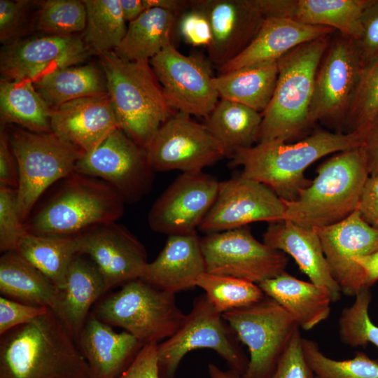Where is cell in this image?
I'll use <instances>...</instances> for the list:
<instances>
[{
	"mask_svg": "<svg viewBox=\"0 0 378 378\" xmlns=\"http://www.w3.org/2000/svg\"><path fill=\"white\" fill-rule=\"evenodd\" d=\"M220 182L200 172L182 173L153 204L148 216L150 228L170 235L196 233L214 204Z\"/></svg>",
	"mask_w": 378,
	"mask_h": 378,
	"instance_id": "16",
	"label": "cell"
},
{
	"mask_svg": "<svg viewBox=\"0 0 378 378\" xmlns=\"http://www.w3.org/2000/svg\"><path fill=\"white\" fill-rule=\"evenodd\" d=\"M76 339L92 378H118L144 346L125 330L116 332L93 313Z\"/></svg>",
	"mask_w": 378,
	"mask_h": 378,
	"instance_id": "24",
	"label": "cell"
},
{
	"mask_svg": "<svg viewBox=\"0 0 378 378\" xmlns=\"http://www.w3.org/2000/svg\"><path fill=\"white\" fill-rule=\"evenodd\" d=\"M333 29L302 23L289 18H265L249 46L235 58L218 69L225 74L255 63L277 61L295 48L330 36Z\"/></svg>",
	"mask_w": 378,
	"mask_h": 378,
	"instance_id": "27",
	"label": "cell"
},
{
	"mask_svg": "<svg viewBox=\"0 0 378 378\" xmlns=\"http://www.w3.org/2000/svg\"><path fill=\"white\" fill-rule=\"evenodd\" d=\"M206 272L259 284L285 271L281 251L257 240L248 226L207 234L200 239Z\"/></svg>",
	"mask_w": 378,
	"mask_h": 378,
	"instance_id": "12",
	"label": "cell"
},
{
	"mask_svg": "<svg viewBox=\"0 0 378 378\" xmlns=\"http://www.w3.org/2000/svg\"><path fill=\"white\" fill-rule=\"evenodd\" d=\"M258 285L304 330L315 328L330 314L332 300L328 289L311 281L300 280L286 271Z\"/></svg>",
	"mask_w": 378,
	"mask_h": 378,
	"instance_id": "28",
	"label": "cell"
},
{
	"mask_svg": "<svg viewBox=\"0 0 378 378\" xmlns=\"http://www.w3.org/2000/svg\"><path fill=\"white\" fill-rule=\"evenodd\" d=\"M316 172L295 200L281 199L285 219L309 229L335 224L351 215L370 176L362 146L337 153L321 164Z\"/></svg>",
	"mask_w": 378,
	"mask_h": 378,
	"instance_id": "3",
	"label": "cell"
},
{
	"mask_svg": "<svg viewBox=\"0 0 378 378\" xmlns=\"http://www.w3.org/2000/svg\"><path fill=\"white\" fill-rule=\"evenodd\" d=\"M181 15L162 8H150L129 22L126 34L114 52L132 61H150L174 42L179 35Z\"/></svg>",
	"mask_w": 378,
	"mask_h": 378,
	"instance_id": "30",
	"label": "cell"
},
{
	"mask_svg": "<svg viewBox=\"0 0 378 378\" xmlns=\"http://www.w3.org/2000/svg\"><path fill=\"white\" fill-rule=\"evenodd\" d=\"M107 290L95 265L77 254L70 265L65 286L61 290L62 321L74 339L86 322L94 303Z\"/></svg>",
	"mask_w": 378,
	"mask_h": 378,
	"instance_id": "31",
	"label": "cell"
},
{
	"mask_svg": "<svg viewBox=\"0 0 378 378\" xmlns=\"http://www.w3.org/2000/svg\"><path fill=\"white\" fill-rule=\"evenodd\" d=\"M88 378H92V377H89Z\"/></svg>",
	"mask_w": 378,
	"mask_h": 378,
	"instance_id": "57",
	"label": "cell"
},
{
	"mask_svg": "<svg viewBox=\"0 0 378 378\" xmlns=\"http://www.w3.org/2000/svg\"><path fill=\"white\" fill-rule=\"evenodd\" d=\"M277 61H268L245 66L219 74L214 85L220 99L246 105L262 113L268 106L277 83Z\"/></svg>",
	"mask_w": 378,
	"mask_h": 378,
	"instance_id": "32",
	"label": "cell"
},
{
	"mask_svg": "<svg viewBox=\"0 0 378 378\" xmlns=\"http://www.w3.org/2000/svg\"><path fill=\"white\" fill-rule=\"evenodd\" d=\"M166 99L176 112L206 118L218 102L210 62L169 46L150 59Z\"/></svg>",
	"mask_w": 378,
	"mask_h": 378,
	"instance_id": "14",
	"label": "cell"
},
{
	"mask_svg": "<svg viewBox=\"0 0 378 378\" xmlns=\"http://www.w3.org/2000/svg\"><path fill=\"white\" fill-rule=\"evenodd\" d=\"M50 125L53 134L85 154L119 128L108 94L82 97L61 105L52 111Z\"/></svg>",
	"mask_w": 378,
	"mask_h": 378,
	"instance_id": "22",
	"label": "cell"
},
{
	"mask_svg": "<svg viewBox=\"0 0 378 378\" xmlns=\"http://www.w3.org/2000/svg\"><path fill=\"white\" fill-rule=\"evenodd\" d=\"M4 127L18 163V207L24 223L45 191L74 173L85 153L52 132H33L13 125Z\"/></svg>",
	"mask_w": 378,
	"mask_h": 378,
	"instance_id": "7",
	"label": "cell"
},
{
	"mask_svg": "<svg viewBox=\"0 0 378 378\" xmlns=\"http://www.w3.org/2000/svg\"><path fill=\"white\" fill-rule=\"evenodd\" d=\"M329 37L303 43L277 60V83L262 113L258 142H288L310 127L309 113L315 77L330 45Z\"/></svg>",
	"mask_w": 378,
	"mask_h": 378,
	"instance_id": "6",
	"label": "cell"
},
{
	"mask_svg": "<svg viewBox=\"0 0 378 378\" xmlns=\"http://www.w3.org/2000/svg\"><path fill=\"white\" fill-rule=\"evenodd\" d=\"M284 219L282 200L265 185L240 174L220 182L216 199L199 230L210 234Z\"/></svg>",
	"mask_w": 378,
	"mask_h": 378,
	"instance_id": "17",
	"label": "cell"
},
{
	"mask_svg": "<svg viewBox=\"0 0 378 378\" xmlns=\"http://www.w3.org/2000/svg\"><path fill=\"white\" fill-rule=\"evenodd\" d=\"M249 351L241 378H269L300 328L278 303L265 296L252 305L222 314Z\"/></svg>",
	"mask_w": 378,
	"mask_h": 378,
	"instance_id": "10",
	"label": "cell"
},
{
	"mask_svg": "<svg viewBox=\"0 0 378 378\" xmlns=\"http://www.w3.org/2000/svg\"><path fill=\"white\" fill-rule=\"evenodd\" d=\"M154 171L200 172L225 156L220 143L204 124L176 112L145 148Z\"/></svg>",
	"mask_w": 378,
	"mask_h": 378,
	"instance_id": "13",
	"label": "cell"
},
{
	"mask_svg": "<svg viewBox=\"0 0 378 378\" xmlns=\"http://www.w3.org/2000/svg\"><path fill=\"white\" fill-rule=\"evenodd\" d=\"M178 31L183 40L192 46L208 48L212 41V31L207 17L190 6L180 17Z\"/></svg>",
	"mask_w": 378,
	"mask_h": 378,
	"instance_id": "47",
	"label": "cell"
},
{
	"mask_svg": "<svg viewBox=\"0 0 378 378\" xmlns=\"http://www.w3.org/2000/svg\"><path fill=\"white\" fill-rule=\"evenodd\" d=\"M362 34L356 42L363 67L378 57V0H370L361 17Z\"/></svg>",
	"mask_w": 378,
	"mask_h": 378,
	"instance_id": "48",
	"label": "cell"
},
{
	"mask_svg": "<svg viewBox=\"0 0 378 378\" xmlns=\"http://www.w3.org/2000/svg\"><path fill=\"white\" fill-rule=\"evenodd\" d=\"M106 323L123 328L144 345L172 337L186 314L175 294L155 288L141 279L132 280L102 300L92 312Z\"/></svg>",
	"mask_w": 378,
	"mask_h": 378,
	"instance_id": "8",
	"label": "cell"
},
{
	"mask_svg": "<svg viewBox=\"0 0 378 378\" xmlns=\"http://www.w3.org/2000/svg\"><path fill=\"white\" fill-rule=\"evenodd\" d=\"M119 128L146 148L174 111L149 61L132 62L113 51L99 56Z\"/></svg>",
	"mask_w": 378,
	"mask_h": 378,
	"instance_id": "5",
	"label": "cell"
},
{
	"mask_svg": "<svg viewBox=\"0 0 378 378\" xmlns=\"http://www.w3.org/2000/svg\"><path fill=\"white\" fill-rule=\"evenodd\" d=\"M15 251L60 290L65 286L70 265L78 254L74 237L41 236L27 232Z\"/></svg>",
	"mask_w": 378,
	"mask_h": 378,
	"instance_id": "36",
	"label": "cell"
},
{
	"mask_svg": "<svg viewBox=\"0 0 378 378\" xmlns=\"http://www.w3.org/2000/svg\"><path fill=\"white\" fill-rule=\"evenodd\" d=\"M364 134L317 130L293 144L280 141L258 142L237 150L230 158L232 167H242L241 174L270 188L280 199L292 201L312 181L304 172L320 158L360 147Z\"/></svg>",
	"mask_w": 378,
	"mask_h": 378,
	"instance_id": "1",
	"label": "cell"
},
{
	"mask_svg": "<svg viewBox=\"0 0 378 378\" xmlns=\"http://www.w3.org/2000/svg\"><path fill=\"white\" fill-rule=\"evenodd\" d=\"M52 111L37 93L32 81L1 78V125H15L37 133L52 132Z\"/></svg>",
	"mask_w": 378,
	"mask_h": 378,
	"instance_id": "35",
	"label": "cell"
},
{
	"mask_svg": "<svg viewBox=\"0 0 378 378\" xmlns=\"http://www.w3.org/2000/svg\"><path fill=\"white\" fill-rule=\"evenodd\" d=\"M317 70L309 113L317 121L342 123L363 68L354 40L340 36L329 45Z\"/></svg>",
	"mask_w": 378,
	"mask_h": 378,
	"instance_id": "15",
	"label": "cell"
},
{
	"mask_svg": "<svg viewBox=\"0 0 378 378\" xmlns=\"http://www.w3.org/2000/svg\"><path fill=\"white\" fill-rule=\"evenodd\" d=\"M196 285L205 291L208 300L221 314L252 305L266 296L257 284L230 276L204 272Z\"/></svg>",
	"mask_w": 378,
	"mask_h": 378,
	"instance_id": "38",
	"label": "cell"
},
{
	"mask_svg": "<svg viewBox=\"0 0 378 378\" xmlns=\"http://www.w3.org/2000/svg\"><path fill=\"white\" fill-rule=\"evenodd\" d=\"M315 378H318V377H317L315 376Z\"/></svg>",
	"mask_w": 378,
	"mask_h": 378,
	"instance_id": "56",
	"label": "cell"
},
{
	"mask_svg": "<svg viewBox=\"0 0 378 378\" xmlns=\"http://www.w3.org/2000/svg\"><path fill=\"white\" fill-rule=\"evenodd\" d=\"M378 115V57L365 65L352 97L344 125L364 133Z\"/></svg>",
	"mask_w": 378,
	"mask_h": 378,
	"instance_id": "41",
	"label": "cell"
},
{
	"mask_svg": "<svg viewBox=\"0 0 378 378\" xmlns=\"http://www.w3.org/2000/svg\"><path fill=\"white\" fill-rule=\"evenodd\" d=\"M26 232L18 207L17 189L0 185V251H16Z\"/></svg>",
	"mask_w": 378,
	"mask_h": 378,
	"instance_id": "43",
	"label": "cell"
},
{
	"mask_svg": "<svg viewBox=\"0 0 378 378\" xmlns=\"http://www.w3.org/2000/svg\"><path fill=\"white\" fill-rule=\"evenodd\" d=\"M238 338L205 294L195 298L190 312L181 328L158 344L160 378H174L185 355L197 349L216 351L230 368L244 373L248 359L239 344Z\"/></svg>",
	"mask_w": 378,
	"mask_h": 378,
	"instance_id": "9",
	"label": "cell"
},
{
	"mask_svg": "<svg viewBox=\"0 0 378 378\" xmlns=\"http://www.w3.org/2000/svg\"><path fill=\"white\" fill-rule=\"evenodd\" d=\"M354 261L363 273L365 286L370 288L378 280V251L356 258Z\"/></svg>",
	"mask_w": 378,
	"mask_h": 378,
	"instance_id": "53",
	"label": "cell"
},
{
	"mask_svg": "<svg viewBox=\"0 0 378 378\" xmlns=\"http://www.w3.org/2000/svg\"><path fill=\"white\" fill-rule=\"evenodd\" d=\"M90 55L82 38L75 35L22 38L1 47V78L34 82L57 69L80 64Z\"/></svg>",
	"mask_w": 378,
	"mask_h": 378,
	"instance_id": "18",
	"label": "cell"
},
{
	"mask_svg": "<svg viewBox=\"0 0 378 378\" xmlns=\"http://www.w3.org/2000/svg\"><path fill=\"white\" fill-rule=\"evenodd\" d=\"M314 230L342 293L355 296L367 288L362 270L354 259L378 251V230L365 222L357 209L339 223Z\"/></svg>",
	"mask_w": 378,
	"mask_h": 378,
	"instance_id": "20",
	"label": "cell"
},
{
	"mask_svg": "<svg viewBox=\"0 0 378 378\" xmlns=\"http://www.w3.org/2000/svg\"><path fill=\"white\" fill-rule=\"evenodd\" d=\"M356 209L365 222L378 230V176L367 179Z\"/></svg>",
	"mask_w": 378,
	"mask_h": 378,
	"instance_id": "51",
	"label": "cell"
},
{
	"mask_svg": "<svg viewBox=\"0 0 378 378\" xmlns=\"http://www.w3.org/2000/svg\"><path fill=\"white\" fill-rule=\"evenodd\" d=\"M189 3L209 21L212 41L207 48L208 59L217 69L249 46L266 18L256 0H191Z\"/></svg>",
	"mask_w": 378,
	"mask_h": 378,
	"instance_id": "21",
	"label": "cell"
},
{
	"mask_svg": "<svg viewBox=\"0 0 378 378\" xmlns=\"http://www.w3.org/2000/svg\"><path fill=\"white\" fill-rule=\"evenodd\" d=\"M18 167L7 131L1 125L0 130V185L18 188Z\"/></svg>",
	"mask_w": 378,
	"mask_h": 378,
	"instance_id": "50",
	"label": "cell"
},
{
	"mask_svg": "<svg viewBox=\"0 0 378 378\" xmlns=\"http://www.w3.org/2000/svg\"><path fill=\"white\" fill-rule=\"evenodd\" d=\"M0 292L16 301L46 307L62 320L61 290L17 251L1 256Z\"/></svg>",
	"mask_w": 378,
	"mask_h": 378,
	"instance_id": "29",
	"label": "cell"
},
{
	"mask_svg": "<svg viewBox=\"0 0 378 378\" xmlns=\"http://www.w3.org/2000/svg\"><path fill=\"white\" fill-rule=\"evenodd\" d=\"M35 29L48 35L72 36L83 31L86 9L83 1L45 0L36 1Z\"/></svg>",
	"mask_w": 378,
	"mask_h": 378,
	"instance_id": "40",
	"label": "cell"
},
{
	"mask_svg": "<svg viewBox=\"0 0 378 378\" xmlns=\"http://www.w3.org/2000/svg\"><path fill=\"white\" fill-rule=\"evenodd\" d=\"M263 242L290 255L312 283L328 289L332 302L340 299L341 289L331 274L314 229L304 227L288 219L270 223L263 234Z\"/></svg>",
	"mask_w": 378,
	"mask_h": 378,
	"instance_id": "25",
	"label": "cell"
},
{
	"mask_svg": "<svg viewBox=\"0 0 378 378\" xmlns=\"http://www.w3.org/2000/svg\"><path fill=\"white\" fill-rule=\"evenodd\" d=\"M31 1L0 0V42L3 46L20 38L27 31Z\"/></svg>",
	"mask_w": 378,
	"mask_h": 378,
	"instance_id": "44",
	"label": "cell"
},
{
	"mask_svg": "<svg viewBox=\"0 0 378 378\" xmlns=\"http://www.w3.org/2000/svg\"><path fill=\"white\" fill-rule=\"evenodd\" d=\"M49 309L16 301L4 296L0 298V335L27 323L46 314Z\"/></svg>",
	"mask_w": 378,
	"mask_h": 378,
	"instance_id": "46",
	"label": "cell"
},
{
	"mask_svg": "<svg viewBox=\"0 0 378 378\" xmlns=\"http://www.w3.org/2000/svg\"><path fill=\"white\" fill-rule=\"evenodd\" d=\"M204 125L222 145L225 156L259 141L262 113L242 104L220 99Z\"/></svg>",
	"mask_w": 378,
	"mask_h": 378,
	"instance_id": "34",
	"label": "cell"
},
{
	"mask_svg": "<svg viewBox=\"0 0 378 378\" xmlns=\"http://www.w3.org/2000/svg\"><path fill=\"white\" fill-rule=\"evenodd\" d=\"M371 299L370 288H363L356 294L354 302L342 309L338 326L344 344L356 347L372 343L378 348V326L372 322L368 312Z\"/></svg>",
	"mask_w": 378,
	"mask_h": 378,
	"instance_id": "42",
	"label": "cell"
},
{
	"mask_svg": "<svg viewBox=\"0 0 378 378\" xmlns=\"http://www.w3.org/2000/svg\"><path fill=\"white\" fill-rule=\"evenodd\" d=\"M209 378H241V374L232 369L223 370L214 364L208 365Z\"/></svg>",
	"mask_w": 378,
	"mask_h": 378,
	"instance_id": "55",
	"label": "cell"
},
{
	"mask_svg": "<svg viewBox=\"0 0 378 378\" xmlns=\"http://www.w3.org/2000/svg\"><path fill=\"white\" fill-rule=\"evenodd\" d=\"M362 148L370 176H378V115L364 132Z\"/></svg>",
	"mask_w": 378,
	"mask_h": 378,
	"instance_id": "52",
	"label": "cell"
},
{
	"mask_svg": "<svg viewBox=\"0 0 378 378\" xmlns=\"http://www.w3.org/2000/svg\"><path fill=\"white\" fill-rule=\"evenodd\" d=\"M302 338L298 330L269 378H315L304 358Z\"/></svg>",
	"mask_w": 378,
	"mask_h": 378,
	"instance_id": "45",
	"label": "cell"
},
{
	"mask_svg": "<svg viewBox=\"0 0 378 378\" xmlns=\"http://www.w3.org/2000/svg\"><path fill=\"white\" fill-rule=\"evenodd\" d=\"M59 182L54 193L24 222L26 232L74 237L122 217L125 202L105 181L74 172Z\"/></svg>",
	"mask_w": 378,
	"mask_h": 378,
	"instance_id": "4",
	"label": "cell"
},
{
	"mask_svg": "<svg viewBox=\"0 0 378 378\" xmlns=\"http://www.w3.org/2000/svg\"><path fill=\"white\" fill-rule=\"evenodd\" d=\"M206 272L197 233L170 235L158 257L147 262L141 279L157 289L176 294L196 286Z\"/></svg>",
	"mask_w": 378,
	"mask_h": 378,
	"instance_id": "26",
	"label": "cell"
},
{
	"mask_svg": "<svg viewBox=\"0 0 378 378\" xmlns=\"http://www.w3.org/2000/svg\"><path fill=\"white\" fill-rule=\"evenodd\" d=\"M158 343L144 344L118 378H160Z\"/></svg>",
	"mask_w": 378,
	"mask_h": 378,
	"instance_id": "49",
	"label": "cell"
},
{
	"mask_svg": "<svg viewBox=\"0 0 378 378\" xmlns=\"http://www.w3.org/2000/svg\"><path fill=\"white\" fill-rule=\"evenodd\" d=\"M370 0H256L265 17L289 18L327 27L356 41L362 34V14Z\"/></svg>",
	"mask_w": 378,
	"mask_h": 378,
	"instance_id": "23",
	"label": "cell"
},
{
	"mask_svg": "<svg viewBox=\"0 0 378 378\" xmlns=\"http://www.w3.org/2000/svg\"><path fill=\"white\" fill-rule=\"evenodd\" d=\"M123 18L130 22L147 10L145 0H120Z\"/></svg>",
	"mask_w": 378,
	"mask_h": 378,
	"instance_id": "54",
	"label": "cell"
},
{
	"mask_svg": "<svg viewBox=\"0 0 378 378\" xmlns=\"http://www.w3.org/2000/svg\"><path fill=\"white\" fill-rule=\"evenodd\" d=\"M86 24L82 39L91 54L114 51L127 29L120 0H83Z\"/></svg>",
	"mask_w": 378,
	"mask_h": 378,
	"instance_id": "37",
	"label": "cell"
},
{
	"mask_svg": "<svg viewBox=\"0 0 378 378\" xmlns=\"http://www.w3.org/2000/svg\"><path fill=\"white\" fill-rule=\"evenodd\" d=\"M302 350L307 365L318 378H378V360L362 351L351 359L334 360L326 356L316 342L306 338H302Z\"/></svg>",
	"mask_w": 378,
	"mask_h": 378,
	"instance_id": "39",
	"label": "cell"
},
{
	"mask_svg": "<svg viewBox=\"0 0 378 378\" xmlns=\"http://www.w3.org/2000/svg\"><path fill=\"white\" fill-rule=\"evenodd\" d=\"M74 337L50 309L1 335L0 378H88Z\"/></svg>",
	"mask_w": 378,
	"mask_h": 378,
	"instance_id": "2",
	"label": "cell"
},
{
	"mask_svg": "<svg viewBox=\"0 0 378 378\" xmlns=\"http://www.w3.org/2000/svg\"><path fill=\"white\" fill-rule=\"evenodd\" d=\"M75 172L105 181L132 204L149 193L155 171L146 149L117 128L78 160Z\"/></svg>",
	"mask_w": 378,
	"mask_h": 378,
	"instance_id": "11",
	"label": "cell"
},
{
	"mask_svg": "<svg viewBox=\"0 0 378 378\" xmlns=\"http://www.w3.org/2000/svg\"><path fill=\"white\" fill-rule=\"evenodd\" d=\"M74 238L77 253L90 257L108 290L141 278L148 262L146 250L125 227L108 223Z\"/></svg>",
	"mask_w": 378,
	"mask_h": 378,
	"instance_id": "19",
	"label": "cell"
},
{
	"mask_svg": "<svg viewBox=\"0 0 378 378\" xmlns=\"http://www.w3.org/2000/svg\"><path fill=\"white\" fill-rule=\"evenodd\" d=\"M33 84L52 111L74 99L108 94L104 72L93 64L57 69Z\"/></svg>",
	"mask_w": 378,
	"mask_h": 378,
	"instance_id": "33",
	"label": "cell"
}]
</instances>
